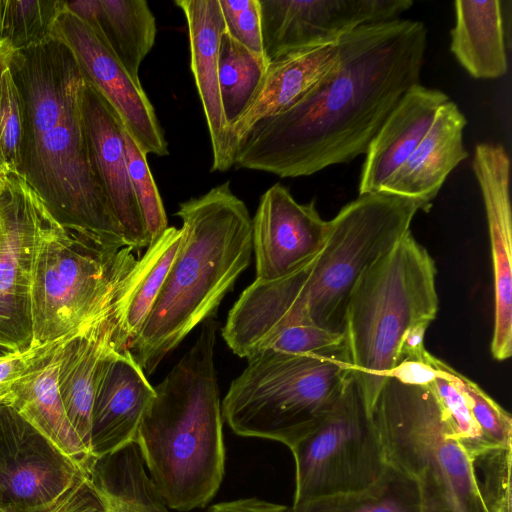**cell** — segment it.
<instances>
[{"label": "cell", "mask_w": 512, "mask_h": 512, "mask_svg": "<svg viewBox=\"0 0 512 512\" xmlns=\"http://www.w3.org/2000/svg\"><path fill=\"white\" fill-rule=\"evenodd\" d=\"M182 229L167 227L161 237L140 256L141 269L128 298L120 330L116 336L124 350L138 336L175 259L182 241Z\"/></svg>", "instance_id": "83f0119b"}, {"label": "cell", "mask_w": 512, "mask_h": 512, "mask_svg": "<svg viewBox=\"0 0 512 512\" xmlns=\"http://www.w3.org/2000/svg\"><path fill=\"white\" fill-rule=\"evenodd\" d=\"M288 508L285 505L250 497L214 504L208 512H288Z\"/></svg>", "instance_id": "b9f144b4"}, {"label": "cell", "mask_w": 512, "mask_h": 512, "mask_svg": "<svg viewBox=\"0 0 512 512\" xmlns=\"http://www.w3.org/2000/svg\"><path fill=\"white\" fill-rule=\"evenodd\" d=\"M69 335L40 347L12 387L7 404L90 474L95 459L70 424L57 384L60 352Z\"/></svg>", "instance_id": "ffe728a7"}, {"label": "cell", "mask_w": 512, "mask_h": 512, "mask_svg": "<svg viewBox=\"0 0 512 512\" xmlns=\"http://www.w3.org/2000/svg\"><path fill=\"white\" fill-rule=\"evenodd\" d=\"M90 474L10 404L0 403V512H36Z\"/></svg>", "instance_id": "8fae6325"}, {"label": "cell", "mask_w": 512, "mask_h": 512, "mask_svg": "<svg viewBox=\"0 0 512 512\" xmlns=\"http://www.w3.org/2000/svg\"><path fill=\"white\" fill-rule=\"evenodd\" d=\"M51 37L69 49L85 81L111 105L136 144L146 154L168 155L164 132L141 82L129 75L105 39L66 6L55 19Z\"/></svg>", "instance_id": "4fadbf2b"}, {"label": "cell", "mask_w": 512, "mask_h": 512, "mask_svg": "<svg viewBox=\"0 0 512 512\" xmlns=\"http://www.w3.org/2000/svg\"><path fill=\"white\" fill-rule=\"evenodd\" d=\"M329 229L315 201L298 203L285 186L272 185L252 218L256 280H277L302 268L321 252Z\"/></svg>", "instance_id": "9a60e30c"}, {"label": "cell", "mask_w": 512, "mask_h": 512, "mask_svg": "<svg viewBox=\"0 0 512 512\" xmlns=\"http://www.w3.org/2000/svg\"><path fill=\"white\" fill-rule=\"evenodd\" d=\"M449 96L418 83L401 98L371 141L362 166L359 195L381 191L411 156Z\"/></svg>", "instance_id": "44dd1931"}, {"label": "cell", "mask_w": 512, "mask_h": 512, "mask_svg": "<svg viewBox=\"0 0 512 512\" xmlns=\"http://www.w3.org/2000/svg\"><path fill=\"white\" fill-rule=\"evenodd\" d=\"M154 396L131 352L113 348L103 361L92 406L90 452L95 460L135 443Z\"/></svg>", "instance_id": "ac0fdd59"}, {"label": "cell", "mask_w": 512, "mask_h": 512, "mask_svg": "<svg viewBox=\"0 0 512 512\" xmlns=\"http://www.w3.org/2000/svg\"><path fill=\"white\" fill-rule=\"evenodd\" d=\"M138 261L128 246L70 233L46 209L34 249L32 347L63 338L109 311Z\"/></svg>", "instance_id": "52a82bcc"}, {"label": "cell", "mask_w": 512, "mask_h": 512, "mask_svg": "<svg viewBox=\"0 0 512 512\" xmlns=\"http://www.w3.org/2000/svg\"><path fill=\"white\" fill-rule=\"evenodd\" d=\"M22 105L8 68L0 84V176L17 174L22 138Z\"/></svg>", "instance_id": "e575fe53"}, {"label": "cell", "mask_w": 512, "mask_h": 512, "mask_svg": "<svg viewBox=\"0 0 512 512\" xmlns=\"http://www.w3.org/2000/svg\"><path fill=\"white\" fill-rule=\"evenodd\" d=\"M41 346L0 354V403L8 402L12 387L28 369Z\"/></svg>", "instance_id": "74e56055"}, {"label": "cell", "mask_w": 512, "mask_h": 512, "mask_svg": "<svg viewBox=\"0 0 512 512\" xmlns=\"http://www.w3.org/2000/svg\"><path fill=\"white\" fill-rule=\"evenodd\" d=\"M337 44L336 68L291 108L255 123L238 143L234 166L295 178L366 153L404 94L420 83L427 29L398 18L359 27Z\"/></svg>", "instance_id": "6da1fadb"}, {"label": "cell", "mask_w": 512, "mask_h": 512, "mask_svg": "<svg viewBox=\"0 0 512 512\" xmlns=\"http://www.w3.org/2000/svg\"><path fill=\"white\" fill-rule=\"evenodd\" d=\"M224 31L268 64L262 43L259 0H219Z\"/></svg>", "instance_id": "8d00e7d4"}, {"label": "cell", "mask_w": 512, "mask_h": 512, "mask_svg": "<svg viewBox=\"0 0 512 512\" xmlns=\"http://www.w3.org/2000/svg\"><path fill=\"white\" fill-rule=\"evenodd\" d=\"M267 62L290 52L336 43L348 32L400 18L411 0H259Z\"/></svg>", "instance_id": "5bb4252c"}, {"label": "cell", "mask_w": 512, "mask_h": 512, "mask_svg": "<svg viewBox=\"0 0 512 512\" xmlns=\"http://www.w3.org/2000/svg\"><path fill=\"white\" fill-rule=\"evenodd\" d=\"M502 2L457 0L450 50L475 79H496L508 69Z\"/></svg>", "instance_id": "cb8c5ba5"}, {"label": "cell", "mask_w": 512, "mask_h": 512, "mask_svg": "<svg viewBox=\"0 0 512 512\" xmlns=\"http://www.w3.org/2000/svg\"><path fill=\"white\" fill-rule=\"evenodd\" d=\"M511 450L493 447L472 460L479 496L485 512H511Z\"/></svg>", "instance_id": "836d02e7"}, {"label": "cell", "mask_w": 512, "mask_h": 512, "mask_svg": "<svg viewBox=\"0 0 512 512\" xmlns=\"http://www.w3.org/2000/svg\"><path fill=\"white\" fill-rule=\"evenodd\" d=\"M429 325L430 323L420 322L406 332L400 346L399 363L403 360H426L428 352L424 347V337Z\"/></svg>", "instance_id": "60d3db41"}, {"label": "cell", "mask_w": 512, "mask_h": 512, "mask_svg": "<svg viewBox=\"0 0 512 512\" xmlns=\"http://www.w3.org/2000/svg\"><path fill=\"white\" fill-rule=\"evenodd\" d=\"M72 512H105V510H104L103 503L99 497L97 500H95L77 510H74Z\"/></svg>", "instance_id": "ee69618b"}, {"label": "cell", "mask_w": 512, "mask_h": 512, "mask_svg": "<svg viewBox=\"0 0 512 512\" xmlns=\"http://www.w3.org/2000/svg\"><path fill=\"white\" fill-rule=\"evenodd\" d=\"M431 364L449 377L464 394L472 416L485 440L492 446H512V418L479 385L430 354Z\"/></svg>", "instance_id": "4dcf8cb0"}, {"label": "cell", "mask_w": 512, "mask_h": 512, "mask_svg": "<svg viewBox=\"0 0 512 512\" xmlns=\"http://www.w3.org/2000/svg\"><path fill=\"white\" fill-rule=\"evenodd\" d=\"M188 28L190 66L205 116L211 149V171L234 166L237 144L225 118L219 84V48L225 29L219 0H177Z\"/></svg>", "instance_id": "d6986e66"}, {"label": "cell", "mask_w": 512, "mask_h": 512, "mask_svg": "<svg viewBox=\"0 0 512 512\" xmlns=\"http://www.w3.org/2000/svg\"><path fill=\"white\" fill-rule=\"evenodd\" d=\"M90 479L105 512H170L135 443L96 459Z\"/></svg>", "instance_id": "d4e9b609"}, {"label": "cell", "mask_w": 512, "mask_h": 512, "mask_svg": "<svg viewBox=\"0 0 512 512\" xmlns=\"http://www.w3.org/2000/svg\"><path fill=\"white\" fill-rule=\"evenodd\" d=\"M2 7H3V0H0V41L2 40V34H1V29H2Z\"/></svg>", "instance_id": "f6af8a7d"}, {"label": "cell", "mask_w": 512, "mask_h": 512, "mask_svg": "<svg viewBox=\"0 0 512 512\" xmlns=\"http://www.w3.org/2000/svg\"><path fill=\"white\" fill-rule=\"evenodd\" d=\"M99 33L137 82L139 69L157 34L156 20L145 0H98L96 19L87 23Z\"/></svg>", "instance_id": "484cf974"}, {"label": "cell", "mask_w": 512, "mask_h": 512, "mask_svg": "<svg viewBox=\"0 0 512 512\" xmlns=\"http://www.w3.org/2000/svg\"><path fill=\"white\" fill-rule=\"evenodd\" d=\"M124 142L129 176L146 226L150 246L167 229V216L147 162V154L126 130H124Z\"/></svg>", "instance_id": "1f68e13d"}, {"label": "cell", "mask_w": 512, "mask_h": 512, "mask_svg": "<svg viewBox=\"0 0 512 512\" xmlns=\"http://www.w3.org/2000/svg\"><path fill=\"white\" fill-rule=\"evenodd\" d=\"M344 346H346L345 336L342 334L312 324H294L279 330L267 342L264 349L286 354L308 355L325 353Z\"/></svg>", "instance_id": "d590c367"}, {"label": "cell", "mask_w": 512, "mask_h": 512, "mask_svg": "<svg viewBox=\"0 0 512 512\" xmlns=\"http://www.w3.org/2000/svg\"><path fill=\"white\" fill-rule=\"evenodd\" d=\"M0 195V344L32 347L31 287L36 237L46 208L18 174Z\"/></svg>", "instance_id": "7c38bea8"}, {"label": "cell", "mask_w": 512, "mask_h": 512, "mask_svg": "<svg viewBox=\"0 0 512 512\" xmlns=\"http://www.w3.org/2000/svg\"><path fill=\"white\" fill-rule=\"evenodd\" d=\"M218 323L206 319L188 352L156 386L135 444L170 509L205 507L225 471L223 417L214 365Z\"/></svg>", "instance_id": "3957f363"}, {"label": "cell", "mask_w": 512, "mask_h": 512, "mask_svg": "<svg viewBox=\"0 0 512 512\" xmlns=\"http://www.w3.org/2000/svg\"><path fill=\"white\" fill-rule=\"evenodd\" d=\"M4 188H5V181H4V178H2L0 176V195L2 194Z\"/></svg>", "instance_id": "7dc6e473"}, {"label": "cell", "mask_w": 512, "mask_h": 512, "mask_svg": "<svg viewBox=\"0 0 512 512\" xmlns=\"http://www.w3.org/2000/svg\"><path fill=\"white\" fill-rule=\"evenodd\" d=\"M338 61L337 42L296 50L270 61L249 106L231 127L237 146L255 123L303 99L336 68Z\"/></svg>", "instance_id": "603a6c76"}, {"label": "cell", "mask_w": 512, "mask_h": 512, "mask_svg": "<svg viewBox=\"0 0 512 512\" xmlns=\"http://www.w3.org/2000/svg\"><path fill=\"white\" fill-rule=\"evenodd\" d=\"M290 450L295 462L293 507L364 489L387 465L372 414L352 374L330 412Z\"/></svg>", "instance_id": "30bf717a"}, {"label": "cell", "mask_w": 512, "mask_h": 512, "mask_svg": "<svg viewBox=\"0 0 512 512\" xmlns=\"http://www.w3.org/2000/svg\"><path fill=\"white\" fill-rule=\"evenodd\" d=\"M436 273L432 256L410 231L362 274L350 295L345 345L371 414L386 378L399 363L404 335L437 315Z\"/></svg>", "instance_id": "5b68a950"}, {"label": "cell", "mask_w": 512, "mask_h": 512, "mask_svg": "<svg viewBox=\"0 0 512 512\" xmlns=\"http://www.w3.org/2000/svg\"><path fill=\"white\" fill-rule=\"evenodd\" d=\"M16 50L5 40L0 41V84L4 72L9 68L13 53Z\"/></svg>", "instance_id": "7bdbcfd3"}, {"label": "cell", "mask_w": 512, "mask_h": 512, "mask_svg": "<svg viewBox=\"0 0 512 512\" xmlns=\"http://www.w3.org/2000/svg\"><path fill=\"white\" fill-rule=\"evenodd\" d=\"M430 207L385 191L361 194L342 207L329 220L325 245L281 329L312 324L344 335L349 298L362 274L410 232L419 210Z\"/></svg>", "instance_id": "ba28073f"}, {"label": "cell", "mask_w": 512, "mask_h": 512, "mask_svg": "<svg viewBox=\"0 0 512 512\" xmlns=\"http://www.w3.org/2000/svg\"><path fill=\"white\" fill-rule=\"evenodd\" d=\"M422 495L423 512H461L456 504L428 477L418 480Z\"/></svg>", "instance_id": "ab89813d"}, {"label": "cell", "mask_w": 512, "mask_h": 512, "mask_svg": "<svg viewBox=\"0 0 512 512\" xmlns=\"http://www.w3.org/2000/svg\"><path fill=\"white\" fill-rule=\"evenodd\" d=\"M182 241L138 336L127 346L143 371L160 362L199 324L214 317L248 267L252 218L226 181L179 204Z\"/></svg>", "instance_id": "277c9868"}, {"label": "cell", "mask_w": 512, "mask_h": 512, "mask_svg": "<svg viewBox=\"0 0 512 512\" xmlns=\"http://www.w3.org/2000/svg\"><path fill=\"white\" fill-rule=\"evenodd\" d=\"M472 168L486 212L493 267L494 325L490 351L495 360L512 355V222L510 159L502 145L475 147Z\"/></svg>", "instance_id": "2e32d148"}, {"label": "cell", "mask_w": 512, "mask_h": 512, "mask_svg": "<svg viewBox=\"0 0 512 512\" xmlns=\"http://www.w3.org/2000/svg\"><path fill=\"white\" fill-rule=\"evenodd\" d=\"M64 6L65 0H3L2 40L16 51L48 40Z\"/></svg>", "instance_id": "f546056e"}, {"label": "cell", "mask_w": 512, "mask_h": 512, "mask_svg": "<svg viewBox=\"0 0 512 512\" xmlns=\"http://www.w3.org/2000/svg\"><path fill=\"white\" fill-rule=\"evenodd\" d=\"M247 360L221 402L223 420L239 436L289 449L321 423L352 374L346 346L308 355L264 349Z\"/></svg>", "instance_id": "8992f818"}, {"label": "cell", "mask_w": 512, "mask_h": 512, "mask_svg": "<svg viewBox=\"0 0 512 512\" xmlns=\"http://www.w3.org/2000/svg\"><path fill=\"white\" fill-rule=\"evenodd\" d=\"M288 512H423L422 495L415 478L387 463L364 489L291 506Z\"/></svg>", "instance_id": "4316f807"}, {"label": "cell", "mask_w": 512, "mask_h": 512, "mask_svg": "<svg viewBox=\"0 0 512 512\" xmlns=\"http://www.w3.org/2000/svg\"><path fill=\"white\" fill-rule=\"evenodd\" d=\"M81 107L90 162L124 242L134 251L147 248L149 238L128 171L125 128L111 105L85 79Z\"/></svg>", "instance_id": "e0dca14e"}, {"label": "cell", "mask_w": 512, "mask_h": 512, "mask_svg": "<svg viewBox=\"0 0 512 512\" xmlns=\"http://www.w3.org/2000/svg\"><path fill=\"white\" fill-rule=\"evenodd\" d=\"M427 385L436 396L456 439L471 460L495 447L483 437L464 394L449 377L439 371Z\"/></svg>", "instance_id": "d6a6232c"}, {"label": "cell", "mask_w": 512, "mask_h": 512, "mask_svg": "<svg viewBox=\"0 0 512 512\" xmlns=\"http://www.w3.org/2000/svg\"><path fill=\"white\" fill-rule=\"evenodd\" d=\"M267 65L223 32L219 48V84L223 110L230 131L249 106Z\"/></svg>", "instance_id": "f1b7e54d"}, {"label": "cell", "mask_w": 512, "mask_h": 512, "mask_svg": "<svg viewBox=\"0 0 512 512\" xmlns=\"http://www.w3.org/2000/svg\"><path fill=\"white\" fill-rule=\"evenodd\" d=\"M429 357L430 353L425 361L403 360L391 371L389 376L404 383L427 385L439 374V371L431 364Z\"/></svg>", "instance_id": "f35d334b"}, {"label": "cell", "mask_w": 512, "mask_h": 512, "mask_svg": "<svg viewBox=\"0 0 512 512\" xmlns=\"http://www.w3.org/2000/svg\"><path fill=\"white\" fill-rule=\"evenodd\" d=\"M13 350L5 347L4 345L0 344V354H4V353H7V352H11Z\"/></svg>", "instance_id": "bcb514c9"}, {"label": "cell", "mask_w": 512, "mask_h": 512, "mask_svg": "<svg viewBox=\"0 0 512 512\" xmlns=\"http://www.w3.org/2000/svg\"><path fill=\"white\" fill-rule=\"evenodd\" d=\"M466 123L455 102L443 104L421 142L381 191L432 205L451 171L469 156L463 143Z\"/></svg>", "instance_id": "7402d4cb"}, {"label": "cell", "mask_w": 512, "mask_h": 512, "mask_svg": "<svg viewBox=\"0 0 512 512\" xmlns=\"http://www.w3.org/2000/svg\"><path fill=\"white\" fill-rule=\"evenodd\" d=\"M9 69L23 116L17 174L70 233L126 246L90 162L81 107L84 78L73 55L50 37L15 51Z\"/></svg>", "instance_id": "7a4b0ae2"}, {"label": "cell", "mask_w": 512, "mask_h": 512, "mask_svg": "<svg viewBox=\"0 0 512 512\" xmlns=\"http://www.w3.org/2000/svg\"><path fill=\"white\" fill-rule=\"evenodd\" d=\"M372 418L388 464L413 478L427 473L461 512H485L472 460L428 385L388 376Z\"/></svg>", "instance_id": "9c48e42d"}]
</instances>
